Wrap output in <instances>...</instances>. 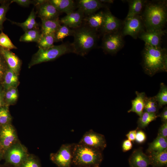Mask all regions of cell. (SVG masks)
Instances as JSON below:
<instances>
[{
    "label": "cell",
    "instance_id": "cell-43",
    "mask_svg": "<svg viewBox=\"0 0 167 167\" xmlns=\"http://www.w3.org/2000/svg\"><path fill=\"white\" fill-rule=\"evenodd\" d=\"M5 92L3 87H0V109L6 105L5 100Z\"/></svg>",
    "mask_w": 167,
    "mask_h": 167
},
{
    "label": "cell",
    "instance_id": "cell-40",
    "mask_svg": "<svg viewBox=\"0 0 167 167\" xmlns=\"http://www.w3.org/2000/svg\"><path fill=\"white\" fill-rule=\"evenodd\" d=\"M157 136L167 138V122H164L160 127Z\"/></svg>",
    "mask_w": 167,
    "mask_h": 167
},
{
    "label": "cell",
    "instance_id": "cell-31",
    "mask_svg": "<svg viewBox=\"0 0 167 167\" xmlns=\"http://www.w3.org/2000/svg\"><path fill=\"white\" fill-rule=\"evenodd\" d=\"M160 87L158 93L154 96L160 108L167 104V86L164 83H161Z\"/></svg>",
    "mask_w": 167,
    "mask_h": 167
},
{
    "label": "cell",
    "instance_id": "cell-24",
    "mask_svg": "<svg viewBox=\"0 0 167 167\" xmlns=\"http://www.w3.org/2000/svg\"><path fill=\"white\" fill-rule=\"evenodd\" d=\"M41 34L45 35L55 34L61 25L59 18L54 19H41Z\"/></svg>",
    "mask_w": 167,
    "mask_h": 167
},
{
    "label": "cell",
    "instance_id": "cell-48",
    "mask_svg": "<svg viewBox=\"0 0 167 167\" xmlns=\"http://www.w3.org/2000/svg\"><path fill=\"white\" fill-rule=\"evenodd\" d=\"M4 156V154L3 152L0 147V160Z\"/></svg>",
    "mask_w": 167,
    "mask_h": 167
},
{
    "label": "cell",
    "instance_id": "cell-12",
    "mask_svg": "<svg viewBox=\"0 0 167 167\" xmlns=\"http://www.w3.org/2000/svg\"><path fill=\"white\" fill-rule=\"evenodd\" d=\"M166 33L163 29L145 30L138 37L147 44L155 47L161 46L162 39Z\"/></svg>",
    "mask_w": 167,
    "mask_h": 167
},
{
    "label": "cell",
    "instance_id": "cell-32",
    "mask_svg": "<svg viewBox=\"0 0 167 167\" xmlns=\"http://www.w3.org/2000/svg\"><path fill=\"white\" fill-rule=\"evenodd\" d=\"M158 117L156 113L144 111L138 119V127L141 128L146 127L150 122L156 120Z\"/></svg>",
    "mask_w": 167,
    "mask_h": 167
},
{
    "label": "cell",
    "instance_id": "cell-18",
    "mask_svg": "<svg viewBox=\"0 0 167 167\" xmlns=\"http://www.w3.org/2000/svg\"><path fill=\"white\" fill-rule=\"evenodd\" d=\"M131 167H148L150 165L148 156L144 154L141 150H135L129 159Z\"/></svg>",
    "mask_w": 167,
    "mask_h": 167
},
{
    "label": "cell",
    "instance_id": "cell-15",
    "mask_svg": "<svg viewBox=\"0 0 167 167\" xmlns=\"http://www.w3.org/2000/svg\"><path fill=\"white\" fill-rule=\"evenodd\" d=\"M85 17L83 12L78 9L76 11L61 18L60 21L61 23L68 26L70 28L75 29L82 25Z\"/></svg>",
    "mask_w": 167,
    "mask_h": 167
},
{
    "label": "cell",
    "instance_id": "cell-7",
    "mask_svg": "<svg viewBox=\"0 0 167 167\" xmlns=\"http://www.w3.org/2000/svg\"><path fill=\"white\" fill-rule=\"evenodd\" d=\"M123 37L120 31L104 34L101 45L104 51L109 54H116L124 45Z\"/></svg>",
    "mask_w": 167,
    "mask_h": 167
},
{
    "label": "cell",
    "instance_id": "cell-35",
    "mask_svg": "<svg viewBox=\"0 0 167 167\" xmlns=\"http://www.w3.org/2000/svg\"><path fill=\"white\" fill-rule=\"evenodd\" d=\"M8 107L5 105L0 109V126H1L11 123L12 117Z\"/></svg>",
    "mask_w": 167,
    "mask_h": 167
},
{
    "label": "cell",
    "instance_id": "cell-30",
    "mask_svg": "<svg viewBox=\"0 0 167 167\" xmlns=\"http://www.w3.org/2000/svg\"><path fill=\"white\" fill-rule=\"evenodd\" d=\"M55 41V34L45 35L41 34L40 37L37 43L39 48L46 49L54 45Z\"/></svg>",
    "mask_w": 167,
    "mask_h": 167
},
{
    "label": "cell",
    "instance_id": "cell-44",
    "mask_svg": "<svg viewBox=\"0 0 167 167\" xmlns=\"http://www.w3.org/2000/svg\"><path fill=\"white\" fill-rule=\"evenodd\" d=\"M132 147L131 141L128 139L125 140L123 143L122 149L124 152H126L131 149Z\"/></svg>",
    "mask_w": 167,
    "mask_h": 167
},
{
    "label": "cell",
    "instance_id": "cell-46",
    "mask_svg": "<svg viewBox=\"0 0 167 167\" xmlns=\"http://www.w3.org/2000/svg\"><path fill=\"white\" fill-rule=\"evenodd\" d=\"M159 116L163 122H167V108L166 106L164 108Z\"/></svg>",
    "mask_w": 167,
    "mask_h": 167
},
{
    "label": "cell",
    "instance_id": "cell-33",
    "mask_svg": "<svg viewBox=\"0 0 167 167\" xmlns=\"http://www.w3.org/2000/svg\"><path fill=\"white\" fill-rule=\"evenodd\" d=\"M19 93L17 88H11L5 92V100L6 105L15 104L18 98Z\"/></svg>",
    "mask_w": 167,
    "mask_h": 167
},
{
    "label": "cell",
    "instance_id": "cell-20",
    "mask_svg": "<svg viewBox=\"0 0 167 167\" xmlns=\"http://www.w3.org/2000/svg\"><path fill=\"white\" fill-rule=\"evenodd\" d=\"M3 78L2 87L5 91L11 88H17L19 85V75L9 67Z\"/></svg>",
    "mask_w": 167,
    "mask_h": 167
},
{
    "label": "cell",
    "instance_id": "cell-3",
    "mask_svg": "<svg viewBox=\"0 0 167 167\" xmlns=\"http://www.w3.org/2000/svg\"><path fill=\"white\" fill-rule=\"evenodd\" d=\"M74 30L72 43L74 53L84 56L95 46L98 38L97 31L86 25H82Z\"/></svg>",
    "mask_w": 167,
    "mask_h": 167
},
{
    "label": "cell",
    "instance_id": "cell-34",
    "mask_svg": "<svg viewBox=\"0 0 167 167\" xmlns=\"http://www.w3.org/2000/svg\"><path fill=\"white\" fill-rule=\"evenodd\" d=\"M158 108V103L154 96L146 97L144 111L156 114Z\"/></svg>",
    "mask_w": 167,
    "mask_h": 167
},
{
    "label": "cell",
    "instance_id": "cell-42",
    "mask_svg": "<svg viewBox=\"0 0 167 167\" xmlns=\"http://www.w3.org/2000/svg\"><path fill=\"white\" fill-rule=\"evenodd\" d=\"M16 2L18 5L23 6H28L31 4H34V1L30 0H13L11 1V3Z\"/></svg>",
    "mask_w": 167,
    "mask_h": 167
},
{
    "label": "cell",
    "instance_id": "cell-47",
    "mask_svg": "<svg viewBox=\"0 0 167 167\" xmlns=\"http://www.w3.org/2000/svg\"><path fill=\"white\" fill-rule=\"evenodd\" d=\"M100 1L102 3H113V0H100Z\"/></svg>",
    "mask_w": 167,
    "mask_h": 167
},
{
    "label": "cell",
    "instance_id": "cell-5",
    "mask_svg": "<svg viewBox=\"0 0 167 167\" xmlns=\"http://www.w3.org/2000/svg\"><path fill=\"white\" fill-rule=\"evenodd\" d=\"M37 51L32 56L28 64L29 68L36 65L54 60L65 54L74 53L72 44L66 42L46 49L39 48Z\"/></svg>",
    "mask_w": 167,
    "mask_h": 167
},
{
    "label": "cell",
    "instance_id": "cell-50",
    "mask_svg": "<svg viewBox=\"0 0 167 167\" xmlns=\"http://www.w3.org/2000/svg\"><path fill=\"white\" fill-rule=\"evenodd\" d=\"M1 129H2V126H0V134L1 132Z\"/></svg>",
    "mask_w": 167,
    "mask_h": 167
},
{
    "label": "cell",
    "instance_id": "cell-1",
    "mask_svg": "<svg viewBox=\"0 0 167 167\" xmlns=\"http://www.w3.org/2000/svg\"><path fill=\"white\" fill-rule=\"evenodd\" d=\"M167 2L147 1L141 16L145 30L163 29L167 20Z\"/></svg>",
    "mask_w": 167,
    "mask_h": 167
},
{
    "label": "cell",
    "instance_id": "cell-22",
    "mask_svg": "<svg viewBox=\"0 0 167 167\" xmlns=\"http://www.w3.org/2000/svg\"><path fill=\"white\" fill-rule=\"evenodd\" d=\"M104 19V12L100 11L89 16L85 17L83 22L91 28L97 31L100 29Z\"/></svg>",
    "mask_w": 167,
    "mask_h": 167
},
{
    "label": "cell",
    "instance_id": "cell-4",
    "mask_svg": "<svg viewBox=\"0 0 167 167\" xmlns=\"http://www.w3.org/2000/svg\"><path fill=\"white\" fill-rule=\"evenodd\" d=\"M103 159L101 151L79 144H74L72 164L80 167L99 165Z\"/></svg>",
    "mask_w": 167,
    "mask_h": 167
},
{
    "label": "cell",
    "instance_id": "cell-21",
    "mask_svg": "<svg viewBox=\"0 0 167 167\" xmlns=\"http://www.w3.org/2000/svg\"><path fill=\"white\" fill-rule=\"evenodd\" d=\"M49 1L60 13L68 15L74 11L76 4L72 0H50Z\"/></svg>",
    "mask_w": 167,
    "mask_h": 167
},
{
    "label": "cell",
    "instance_id": "cell-13",
    "mask_svg": "<svg viewBox=\"0 0 167 167\" xmlns=\"http://www.w3.org/2000/svg\"><path fill=\"white\" fill-rule=\"evenodd\" d=\"M122 23L114 16L109 10L104 12V19L100 29L101 32L105 34L120 31Z\"/></svg>",
    "mask_w": 167,
    "mask_h": 167
},
{
    "label": "cell",
    "instance_id": "cell-41",
    "mask_svg": "<svg viewBox=\"0 0 167 167\" xmlns=\"http://www.w3.org/2000/svg\"><path fill=\"white\" fill-rule=\"evenodd\" d=\"M146 139V135L145 133L142 131H139L137 132L135 140L139 143H143Z\"/></svg>",
    "mask_w": 167,
    "mask_h": 167
},
{
    "label": "cell",
    "instance_id": "cell-28",
    "mask_svg": "<svg viewBox=\"0 0 167 167\" xmlns=\"http://www.w3.org/2000/svg\"><path fill=\"white\" fill-rule=\"evenodd\" d=\"M41 36L39 29H33L25 32L21 36L19 41L24 42H36L38 41Z\"/></svg>",
    "mask_w": 167,
    "mask_h": 167
},
{
    "label": "cell",
    "instance_id": "cell-29",
    "mask_svg": "<svg viewBox=\"0 0 167 167\" xmlns=\"http://www.w3.org/2000/svg\"><path fill=\"white\" fill-rule=\"evenodd\" d=\"M74 32V29H71L64 24L61 25L55 33V42L62 41L66 36H73Z\"/></svg>",
    "mask_w": 167,
    "mask_h": 167
},
{
    "label": "cell",
    "instance_id": "cell-49",
    "mask_svg": "<svg viewBox=\"0 0 167 167\" xmlns=\"http://www.w3.org/2000/svg\"><path fill=\"white\" fill-rule=\"evenodd\" d=\"M82 167H99V165H95V166H84Z\"/></svg>",
    "mask_w": 167,
    "mask_h": 167
},
{
    "label": "cell",
    "instance_id": "cell-8",
    "mask_svg": "<svg viewBox=\"0 0 167 167\" xmlns=\"http://www.w3.org/2000/svg\"><path fill=\"white\" fill-rule=\"evenodd\" d=\"M121 32L123 36L130 35L137 39L139 35L145 30V28L141 15L126 18L122 24Z\"/></svg>",
    "mask_w": 167,
    "mask_h": 167
},
{
    "label": "cell",
    "instance_id": "cell-6",
    "mask_svg": "<svg viewBox=\"0 0 167 167\" xmlns=\"http://www.w3.org/2000/svg\"><path fill=\"white\" fill-rule=\"evenodd\" d=\"M29 154L26 148L19 140L5 152L6 161L15 167H20Z\"/></svg>",
    "mask_w": 167,
    "mask_h": 167
},
{
    "label": "cell",
    "instance_id": "cell-25",
    "mask_svg": "<svg viewBox=\"0 0 167 167\" xmlns=\"http://www.w3.org/2000/svg\"><path fill=\"white\" fill-rule=\"evenodd\" d=\"M129 8L126 18L141 15L147 1L143 0H127Z\"/></svg>",
    "mask_w": 167,
    "mask_h": 167
},
{
    "label": "cell",
    "instance_id": "cell-27",
    "mask_svg": "<svg viewBox=\"0 0 167 167\" xmlns=\"http://www.w3.org/2000/svg\"><path fill=\"white\" fill-rule=\"evenodd\" d=\"M167 148V138L157 136L148 147V152H161Z\"/></svg>",
    "mask_w": 167,
    "mask_h": 167
},
{
    "label": "cell",
    "instance_id": "cell-2",
    "mask_svg": "<svg viewBox=\"0 0 167 167\" xmlns=\"http://www.w3.org/2000/svg\"><path fill=\"white\" fill-rule=\"evenodd\" d=\"M143 67L145 73L150 76L167 71V52L165 48L155 47L147 44L142 52Z\"/></svg>",
    "mask_w": 167,
    "mask_h": 167
},
{
    "label": "cell",
    "instance_id": "cell-23",
    "mask_svg": "<svg viewBox=\"0 0 167 167\" xmlns=\"http://www.w3.org/2000/svg\"><path fill=\"white\" fill-rule=\"evenodd\" d=\"M148 156L153 167H163L167 164V148L161 152H150Z\"/></svg>",
    "mask_w": 167,
    "mask_h": 167
},
{
    "label": "cell",
    "instance_id": "cell-45",
    "mask_svg": "<svg viewBox=\"0 0 167 167\" xmlns=\"http://www.w3.org/2000/svg\"><path fill=\"white\" fill-rule=\"evenodd\" d=\"M137 130L131 131L126 135L128 139L131 141H133L135 140Z\"/></svg>",
    "mask_w": 167,
    "mask_h": 167
},
{
    "label": "cell",
    "instance_id": "cell-37",
    "mask_svg": "<svg viewBox=\"0 0 167 167\" xmlns=\"http://www.w3.org/2000/svg\"><path fill=\"white\" fill-rule=\"evenodd\" d=\"M11 1L9 2L3 1L0 6V31H2L3 29V24L7 19L6 17V13L8 11L9 6L11 4Z\"/></svg>",
    "mask_w": 167,
    "mask_h": 167
},
{
    "label": "cell",
    "instance_id": "cell-16",
    "mask_svg": "<svg viewBox=\"0 0 167 167\" xmlns=\"http://www.w3.org/2000/svg\"><path fill=\"white\" fill-rule=\"evenodd\" d=\"M0 53L9 68L19 75L22 65L21 61L19 58L10 50L2 47H0Z\"/></svg>",
    "mask_w": 167,
    "mask_h": 167
},
{
    "label": "cell",
    "instance_id": "cell-9",
    "mask_svg": "<svg viewBox=\"0 0 167 167\" xmlns=\"http://www.w3.org/2000/svg\"><path fill=\"white\" fill-rule=\"evenodd\" d=\"M74 144H62L56 152L51 154V160L58 167H71Z\"/></svg>",
    "mask_w": 167,
    "mask_h": 167
},
{
    "label": "cell",
    "instance_id": "cell-14",
    "mask_svg": "<svg viewBox=\"0 0 167 167\" xmlns=\"http://www.w3.org/2000/svg\"><path fill=\"white\" fill-rule=\"evenodd\" d=\"M36 13L41 19H54L59 18L60 13L50 2L49 0H45L42 3L36 6Z\"/></svg>",
    "mask_w": 167,
    "mask_h": 167
},
{
    "label": "cell",
    "instance_id": "cell-26",
    "mask_svg": "<svg viewBox=\"0 0 167 167\" xmlns=\"http://www.w3.org/2000/svg\"><path fill=\"white\" fill-rule=\"evenodd\" d=\"M36 14V12L34 11L33 8L28 17L24 22L20 23L10 21L12 23L21 27L25 32L32 29H39L38 24L35 20Z\"/></svg>",
    "mask_w": 167,
    "mask_h": 167
},
{
    "label": "cell",
    "instance_id": "cell-11",
    "mask_svg": "<svg viewBox=\"0 0 167 167\" xmlns=\"http://www.w3.org/2000/svg\"><path fill=\"white\" fill-rule=\"evenodd\" d=\"M79 143L101 151L106 146L104 135L92 130L85 133Z\"/></svg>",
    "mask_w": 167,
    "mask_h": 167
},
{
    "label": "cell",
    "instance_id": "cell-17",
    "mask_svg": "<svg viewBox=\"0 0 167 167\" xmlns=\"http://www.w3.org/2000/svg\"><path fill=\"white\" fill-rule=\"evenodd\" d=\"M76 6L84 13L85 16L95 13L99 9L105 5L98 0H79L77 1Z\"/></svg>",
    "mask_w": 167,
    "mask_h": 167
},
{
    "label": "cell",
    "instance_id": "cell-10",
    "mask_svg": "<svg viewBox=\"0 0 167 167\" xmlns=\"http://www.w3.org/2000/svg\"><path fill=\"white\" fill-rule=\"evenodd\" d=\"M19 140L16 131L11 123L2 126L0 147L4 155L9 148Z\"/></svg>",
    "mask_w": 167,
    "mask_h": 167
},
{
    "label": "cell",
    "instance_id": "cell-36",
    "mask_svg": "<svg viewBox=\"0 0 167 167\" xmlns=\"http://www.w3.org/2000/svg\"><path fill=\"white\" fill-rule=\"evenodd\" d=\"M0 47L8 50L17 49L8 36L2 31L0 33Z\"/></svg>",
    "mask_w": 167,
    "mask_h": 167
},
{
    "label": "cell",
    "instance_id": "cell-38",
    "mask_svg": "<svg viewBox=\"0 0 167 167\" xmlns=\"http://www.w3.org/2000/svg\"><path fill=\"white\" fill-rule=\"evenodd\" d=\"M20 167H40V166L36 158L33 155L29 154Z\"/></svg>",
    "mask_w": 167,
    "mask_h": 167
},
{
    "label": "cell",
    "instance_id": "cell-39",
    "mask_svg": "<svg viewBox=\"0 0 167 167\" xmlns=\"http://www.w3.org/2000/svg\"><path fill=\"white\" fill-rule=\"evenodd\" d=\"M8 68V67L6 62L0 53V81L3 79Z\"/></svg>",
    "mask_w": 167,
    "mask_h": 167
},
{
    "label": "cell",
    "instance_id": "cell-19",
    "mask_svg": "<svg viewBox=\"0 0 167 167\" xmlns=\"http://www.w3.org/2000/svg\"><path fill=\"white\" fill-rule=\"evenodd\" d=\"M135 98L131 101L132 106L128 111V113L134 112L140 117L144 112L145 100L147 97L144 92H135Z\"/></svg>",
    "mask_w": 167,
    "mask_h": 167
}]
</instances>
